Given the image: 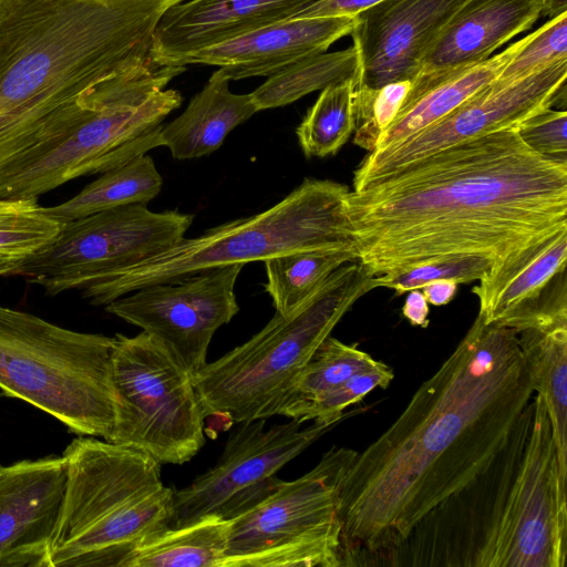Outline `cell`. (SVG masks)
<instances>
[{"instance_id": "cell-1", "label": "cell", "mask_w": 567, "mask_h": 567, "mask_svg": "<svg viewBox=\"0 0 567 567\" xmlns=\"http://www.w3.org/2000/svg\"><path fill=\"white\" fill-rule=\"evenodd\" d=\"M514 329L480 313L339 494L341 567L377 565L432 508L484 472L534 398Z\"/></svg>"}, {"instance_id": "cell-2", "label": "cell", "mask_w": 567, "mask_h": 567, "mask_svg": "<svg viewBox=\"0 0 567 567\" xmlns=\"http://www.w3.org/2000/svg\"><path fill=\"white\" fill-rule=\"evenodd\" d=\"M348 214L375 276L463 256L495 267L567 227V163L503 130L354 186Z\"/></svg>"}, {"instance_id": "cell-3", "label": "cell", "mask_w": 567, "mask_h": 567, "mask_svg": "<svg viewBox=\"0 0 567 567\" xmlns=\"http://www.w3.org/2000/svg\"><path fill=\"white\" fill-rule=\"evenodd\" d=\"M183 1L0 0V172L80 122Z\"/></svg>"}, {"instance_id": "cell-4", "label": "cell", "mask_w": 567, "mask_h": 567, "mask_svg": "<svg viewBox=\"0 0 567 567\" xmlns=\"http://www.w3.org/2000/svg\"><path fill=\"white\" fill-rule=\"evenodd\" d=\"M567 472L539 394L487 468L445 498L377 565L565 567Z\"/></svg>"}, {"instance_id": "cell-5", "label": "cell", "mask_w": 567, "mask_h": 567, "mask_svg": "<svg viewBox=\"0 0 567 567\" xmlns=\"http://www.w3.org/2000/svg\"><path fill=\"white\" fill-rule=\"evenodd\" d=\"M349 193L344 184L306 178L272 207L197 237H184L168 249L107 274L80 291L91 305L106 306L141 288L179 281L223 266L307 250L358 252L348 214Z\"/></svg>"}, {"instance_id": "cell-6", "label": "cell", "mask_w": 567, "mask_h": 567, "mask_svg": "<svg viewBox=\"0 0 567 567\" xmlns=\"http://www.w3.org/2000/svg\"><path fill=\"white\" fill-rule=\"evenodd\" d=\"M50 546L51 567H127L133 551L168 527L173 488L151 456L107 441L74 439Z\"/></svg>"}, {"instance_id": "cell-7", "label": "cell", "mask_w": 567, "mask_h": 567, "mask_svg": "<svg viewBox=\"0 0 567 567\" xmlns=\"http://www.w3.org/2000/svg\"><path fill=\"white\" fill-rule=\"evenodd\" d=\"M377 288L360 261L336 269L309 297L193 375L205 416L243 423L278 415L293 382L354 303Z\"/></svg>"}, {"instance_id": "cell-8", "label": "cell", "mask_w": 567, "mask_h": 567, "mask_svg": "<svg viewBox=\"0 0 567 567\" xmlns=\"http://www.w3.org/2000/svg\"><path fill=\"white\" fill-rule=\"evenodd\" d=\"M186 66L151 56L110 80L95 106L64 134L0 172V198L37 199L90 174H103L158 147L164 120L182 104L166 89Z\"/></svg>"}, {"instance_id": "cell-9", "label": "cell", "mask_w": 567, "mask_h": 567, "mask_svg": "<svg viewBox=\"0 0 567 567\" xmlns=\"http://www.w3.org/2000/svg\"><path fill=\"white\" fill-rule=\"evenodd\" d=\"M114 337L78 332L0 306V388L78 434L109 440Z\"/></svg>"}, {"instance_id": "cell-10", "label": "cell", "mask_w": 567, "mask_h": 567, "mask_svg": "<svg viewBox=\"0 0 567 567\" xmlns=\"http://www.w3.org/2000/svg\"><path fill=\"white\" fill-rule=\"evenodd\" d=\"M357 451L332 446L230 519L221 567H341L339 494Z\"/></svg>"}, {"instance_id": "cell-11", "label": "cell", "mask_w": 567, "mask_h": 567, "mask_svg": "<svg viewBox=\"0 0 567 567\" xmlns=\"http://www.w3.org/2000/svg\"><path fill=\"white\" fill-rule=\"evenodd\" d=\"M114 421L107 442L140 451L161 465H181L204 446L205 413L193 374L142 331L114 336Z\"/></svg>"}, {"instance_id": "cell-12", "label": "cell", "mask_w": 567, "mask_h": 567, "mask_svg": "<svg viewBox=\"0 0 567 567\" xmlns=\"http://www.w3.org/2000/svg\"><path fill=\"white\" fill-rule=\"evenodd\" d=\"M192 223L189 214L141 204L102 210L63 223L55 237L25 257L19 276L50 296L80 290L174 246Z\"/></svg>"}, {"instance_id": "cell-13", "label": "cell", "mask_w": 567, "mask_h": 567, "mask_svg": "<svg viewBox=\"0 0 567 567\" xmlns=\"http://www.w3.org/2000/svg\"><path fill=\"white\" fill-rule=\"evenodd\" d=\"M217 462L187 486L173 488L169 527L217 515L230 520L267 496L281 480L276 473L334 425L290 419L266 427V419L243 422Z\"/></svg>"}, {"instance_id": "cell-14", "label": "cell", "mask_w": 567, "mask_h": 567, "mask_svg": "<svg viewBox=\"0 0 567 567\" xmlns=\"http://www.w3.org/2000/svg\"><path fill=\"white\" fill-rule=\"evenodd\" d=\"M243 267L223 266L144 287L105 310L156 339L194 375L207 364L215 332L239 311L235 285Z\"/></svg>"}, {"instance_id": "cell-15", "label": "cell", "mask_w": 567, "mask_h": 567, "mask_svg": "<svg viewBox=\"0 0 567 567\" xmlns=\"http://www.w3.org/2000/svg\"><path fill=\"white\" fill-rule=\"evenodd\" d=\"M567 59L513 84L492 83L424 130L382 151L369 152L354 171L353 187L445 147L515 128L529 116L566 103Z\"/></svg>"}, {"instance_id": "cell-16", "label": "cell", "mask_w": 567, "mask_h": 567, "mask_svg": "<svg viewBox=\"0 0 567 567\" xmlns=\"http://www.w3.org/2000/svg\"><path fill=\"white\" fill-rule=\"evenodd\" d=\"M465 0H381L355 16L352 44L360 61L357 89L375 91L409 80Z\"/></svg>"}, {"instance_id": "cell-17", "label": "cell", "mask_w": 567, "mask_h": 567, "mask_svg": "<svg viewBox=\"0 0 567 567\" xmlns=\"http://www.w3.org/2000/svg\"><path fill=\"white\" fill-rule=\"evenodd\" d=\"M66 476L63 455L0 466V567H51Z\"/></svg>"}, {"instance_id": "cell-18", "label": "cell", "mask_w": 567, "mask_h": 567, "mask_svg": "<svg viewBox=\"0 0 567 567\" xmlns=\"http://www.w3.org/2000/svg\"><path fill=\"white\" fill-rule=\"evenodd\" d=\"M543 0H465L444 25L411 81L406 103L492 56L540 17Z\"/></svg>"}, {"instance_id": "cell-19", "label": "cell", "mask_w": 567, "mask_h": 567, "mask_svg": "<svg viewBox=\"0 0 567 567\" xmlns=\"http://www.w3.org/2000/svg\"><path fill=\"white\" fill-rule=\"evenodd\" d=\"M318 0H185L158 22L151 58L185 66L195 52L249 31L291 19Z\"/></svg>"}, {"instance_id": "cell-20", "label": "cell", "mask_w": 567, "mask_h": 567, "mask_svg": "<svg viewBox=\"0 0 567 567\" xmlns=\"http://www.w3.org/2000/svg\"><path fill=\"white\" fill-rule=\"evenodd\" d=\"M355 17L296 18L204 48L187 64L217 65L228 79L269 76L309 55L326 52L353 30Z\"/></svg>"}, {"instance_id": "cell-21", "label": "cell", "mask_w": 567, "mask_h": 567, "mask_svg": "<svg viewBox=\"0 0 567 567\" xmlns=\"http://www.w3.org/2000/svg\"><path fill=\"white\" fill-rule=\"evenodd\" d=\"M223 69L215 71L184 112L163 124L158 146L169 150L176 159H192L217 151L227 135L246 122L257 109L250 94H236Z\"/></svg>"}, {"instance_id": "cell-22", "label": "cell", "mask_w": 567, "mask_h": 567, "mask_svg": "<svg viewBox=\"0 0 567 567\" xmlns=\"http://www.w3.org/2000/svg\"><path fill=\"white\" fill-rule=\"evenodd\" d=\"M567 261V227L527 246L492 267L473 287L478 313L486 322L498 321L536 297Z\"/></svg>"}, {"instance_id": "cell-23", "label": "cell", "mask_w": 567, "mask_h": 567, "mask_svg": "<svg viewBox=\"0 0 567 567\" xmlns=\"http://www.w3.org/2000/svg\"><path fill=\"white\" fill-rule=\"evenodd\" d=\"M516 333L533 389L546 405L560 465L567 472V317L535 321Z\"/></svg>"}, {"instance_id": "cell-24", "label": "cell", "mask_w": 567, "mask_h": 567, "mask_svg": "<svg viewBox=\"0 0 567 567\" xmlns=\"http://www.w3.org/2000/svg\"><path fill=\"white\" fill-rule=\"evenodd\" d=\"M529 35L530 33L502 52L452 75L404 103L393 122L380 134L373 151H382L424 130L491 84L525 45Z\"/></svg>"}, {"instance_id": "cell-25", "label": "cell", "mask_w": 567, "mask_h": 567, "mask_svg": "<svg viewBox=\"0 0 567 567\" xmlns=\"http://www.w3.org/2000/svg\"><path fill=\"white\" fill-rule=\"evenodd\" d=\"M230 520L205 516L181 527H166L147 537L127 567H221Z\"/></svg>"}, {"instance_id": "cell-26", "label": "cell", "mask_w": 567, "mask_h": 567, "mask_svg": "<svg viewBox=\"0 0 567 567\" xmlns=\"http://www.w3.org/2000/svg\"><path fill=\"white\" fill-rule=\"evenodd\" d=\"M163 178L153 158L143 154L110 169L79 194L45 213L61 224L126 205H146L161 192Z\"/></svg>"}, {"instance_id": "cell-27", "label": "cell", "mask_w": 567, "mask_h": 567, "mask_svg": "<svg viewBox=\"0 0 567 567\" xmlns=\"http://www.w3.org/2000/svg\"><path fill=\"white\" fill-rule=\"evenodd\" d=\"M360 61L355 47L322 52L298 60L267 76L250 94L257 111L281 107L315 91L359 76Z\"/></svg>"}, {"instance_id": "cell-28", "label": "cell", "mask_w": 567, "mask_h": 567, "mask_svg": "<svg viewBox=\"0 0 567 567\" xmlns=\"http://www.w3.org/2000/svg\"><path fill=\"white\" fill-rule=\"evenodd\" d=\"M358 260L355 251L307 250L264 261L265 290L276 312L286 315L309 297L336 269Z\"/></svg>"}, {"instance_id": "cell-29", "label": "cell", "mask_w": 567, "mask_h": 567, "mask_svg": "<svg viewBox=\"0 0 567 567\" xmlns=\"http://www.w3.org/2000/svg\"><path fill=\"white\" fill-rule=\"evenodd\" d=\"M379 362L357 346L329 336L297 377L278 415L297 420L302 409L313 400Z\"/></svg>"}, {"instance_id": "cell-30", "label": "cell", "mask_w": 567, "mask_h": 567, "mask_svg": "<svg viewBox=\"0 0 567 567\" xmlns=\"http://www.w3.org/2000/svg\"><path fill=\"white\" fill-rule=\"evenodd\" d=\"M358 78H349L321 90L296 128L299 145L307 157L334 155L349 141L355 130Z\"/></svg>"}, {"instance_id": "cell-31", "label": "cell", "mask_w": 567, "mask_h": 567, "mask_svg": "<svg viewBox=\"0 0 567 567\" xmlns=\"http://www.w3.org/2000/svg\"><path fill=\"white\" fill-rule=\"evenodd\" d=\"M61 225L37 199L0 198V252L29 256L55 237Z\"/></svg>"}, {"instance_id": "cell-32", "label": "cell", "mask_w": 567, "mask_h": 567, "mask_svg": "<svg viewBox=\"0 0 567 567\" xmlns=\"http://www.w3.org/2000/svg\"><path fill=\"white\" fill-rule=\"evenodd\" d=\"M567 59V12L548 19L532 32L525 45L492 82L503 87L533 75L553 63Z\"/></svg>"}, {"instance_id": "cell-33", "label": "cell", "mask_w": 567, "mask_h": 567, "mask_svg": "<svg viewBox=\"0 0 567 567\" xmlns=\"http://www.w3.org/2000/svg\"><path fill=\"white\" fill-rule=\"evenodd\" d=\"M393 378V370L380 361L375 367L352 375L313 400L302 409L297 421L334 425L343 417L346 408L361 401L377 388L386 389Z\"/></svg>"}, {"instance_id": "cell-34", "label": "cell", "mask_w": 567, "mask_h": 567, "mask_svg": "<svg viewBox=\"0 0 567 567\" xmlns=\"http://www.w3.org/2000/svg\"><path fill=\"white\" fill-rule=\"evenodd\" d=\"M492 267L493 262L484 257H452L426 262L399 274L375 276V286L393 289L396 296H402L436 280H452L458 285L480 281Z\"/></svg>"}, {"instance_id": "cell-35", "label": "cell", "mask_w": 567, "mask_h": 567, "mask_svg": "<svg viewBox=\"0 0 567 567\" xmlns=\"http://www.w3.org/2000/svg\"><path fill=\"white\" fill-rule=\"evenodd\" d=\"M410 89L409 80L391 82L375 91H362L355 87L353 142L372 152L380 134L395 118Z\"/></svg>"}, {"instance_id": "cell-36", "label": "cell", "mask_w": 567, "mask_h": 567, "mask_svg": "<svg viewBox=\"0 0 567 567\" xmlns=\"http://www.w3.org/2000/svg\"><path fill=\"white\" fill-rule=\"evenodd\" d=\"M515 131L535 153L550 159L567 163V112L543 110L522 123Z\"/></svg>"}, {"instance_id": "cell-37", "label": "cell", "mask_w": 567, "mask_h": 567, "mask_svg": "<svg viewBox=\"0 0 567 567\" xmlns=\"http://www.w3.org/2000/svg\"><path fill=\"white\" fill-rule=\"evenodd\" d=\"M381 0H318L306 6L291 19L315 17H355Z\"/></svg>"}, {"instance_id": "cell-38", "label": "cell", "mask_w": 567, "mask_h": 567, "mask_svg": "<svg viewBox=\"0 0 567 567\" xmlns=\"http://www.w3.org/2000/svg\"><path fill=\"white\" fill-rule=\"evenodd\" d=\"M429 302L426 301L421 289L408 291L402 313L412 326L427 328L429 320Z\"/></svg>"}, {"instance_id": "cell-39", "label": "cell", "mask_w": 567, "mask_h": 567, "mask_svg": "<svg viewBox=\"0 0 567 567\" xmlns=\"http://www.w3.org/2000/svg\"><path fill=\"white\" fill-rule=\"evenodd\" d=\"M457 286L458 284L452 280H436L425 285L421 290L429 303L445 306L455 297Z\"/></svg>"}, {"instance_id": "cell-40", "label": "cell", "mask_w": 567, "mask_h": 567, "mask_svg": "<svg viewBox=\"0 0 567 567\" xmlns=\"http://www.w3.org/2000/svg\"><path fill=\"white\" fill-rule=\"evenodd\" d=\"M25 257L0 252V277L19 275Z\"/></svg>"}, {"instance_id": "cell-41", "label": "cell", "mask_w": 567, "mask_h": 567, "mask_svg": "<svg viewBox=\"0 0 567 567\" xmlns=\"http://www.w3.org/2000/svg\"><path fill=\"white\" fill-rule=\"evenodd\" d=\"M567 12V0H543V17L554 18L556 16Z\"/></svg>"}]
</instances>
